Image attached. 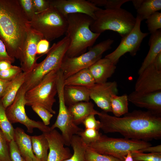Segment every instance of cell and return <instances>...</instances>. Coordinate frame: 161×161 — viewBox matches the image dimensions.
<instances>
[{
	"label": "cell",
	"instance_id": "2",
	"mask_svg": "<svg viewBox=\"0 0 161 161\" xmlns=\"http://www.w3.org/2000/svg\"><path fill=\"white\" fill-rule=\"evenodd\" d=\"M30 28L18 0H0V39L10 56L20 60Z\"/></svg>",
	"mask_w": 161,
	"mask_h": 161
},
{
	"label": "cell",
	"instance_id": "29",
	"mask_svg": "<svg viewBox=\"0 0 161 161\" xmlns=\"http://www.w3.org/2000/svg\"><path fill=\"white\" fill-rule=\"evenodd\" d=\"M128 97L126 95L118 96L113 95L111 97V106L114 116L119 117L128 112Z\"/></svg>",
	"mask_w": 161,
	"mask_h": 161
},
{
	"label": "cell",
	"instance_id": "7",
	"mask_svg": "<svg viewBox=\"0 0 161 161\" xmlns=\"http://www.w3.org/2000/svg\"><path fill=\"white\" fill-rule=\"evenodd\" d=\"M87 146L98 153L111 156L124 161L128 152L139 150L152 145L142 140L111 137L101 134L97 140Z\"/></svg>",
	"mask_w": 161,
	"mask_h": 161
},
{
	"label": "cell",
	"instance_id": "48",
	"mask_svg": "<svg viewBox=\"0 0 161 161\" xmlns=\"http://www.w3.org/2000/svg\"><path fill=\"white\" fill-rule=\"evenodd\" d=\"M152 64L157 70L161 71V52L157 56Z\"/></svg>",
	"mask_w": 161,
	"mask_h": 161
},
{
	"label": "cell",
	"instance_id": "36",
	"mask_svg": "<svg viewBox=\"0 0 161 161\" xmlns=\"http://www.w3.org/2000/svg\"><path fill=\"white\" fill-rule=\"evenodd\" d=\"M22 72L21 67L12 65L7 69L0 71V78L10 81Z\"/></svg>",
	"mask_w": 161,
	"mask_h": 161
},
{
	"label": "cell",
	"instance_id": "45",
	"mask_svg": "<svg viewBox=\"0 0 161 161\" xmlns=\"http://www.w3.org/2000/svg\"><path fill=\"white\" fill-rule=\"evenodd\" d=\"M138 151L143 152L161 153V145H159L154 146H151Z\"/></svg>",
	"mask_w": 161,
	"mask_h": 161
},
{
	"label": "cell",
	"instance_id": "40",
	"mask_svg": "<svg viewBox=\"0 0 161 161\" xmlns=\"http://www.w3.org/2000/svg\"><path fill=\"white\" fill-rule=\"evenodd\" d=\"M10 155L11 161H26L21 155L14 140L9 143Z\"/></svg>",
	"mask_w": 161,
	"mask_h": 161
},
{
	"label": "cell",
	"instance_id": "1",
	"mask_svg": "<svg viewBox=\"0 0 161 161\" xmlns=\"http://www.w3.org/2000/svg\"><path fill=\"white\" fill-rule=\"evenodd\" d=\"M124 115L117 117L100 112V129L105 133H119L129 139L146 141L161 138V115L135 110Z\"/></svg>",
	"mask_w": 161,
	"mask_h": 161
},
{
	"label": "cell",
	"instance_id": "23",
	"mask_svg": "<svg viewBox=\"0 0 161 161\" xmlns=\"http://www.w3.org/2000/svg\"><path fill=\"white\" fill-rule=\"evenodd\" d=\"M148 44L149 50L138 70L139 75L152 64L157 56L161 52V29L151 34Z\"/></svg>",
	"mask_w": 161,
	"mask_h": 161
},
{
	"label": "cell",
	"instance_id": "51",
	"mask_svg": "<svg viewBox=\"0 0 161 161\" xmlns=\"http://www.w3.org/2000/svg\"><path fill=\"white\" fill-rule=\"evenodd\" d=\"M134 160V161H136V160Z\"/></svg>",
	"mask_w": 161,
	"mask_h": 161
},
{
	"label": "cell",
	"instance_id": "42",
	"mask_svg": "<svg viewBox=\"0 0 161 161\" xmlns=\"http://www.w3.org/2000/svg\"><path fill=\"white\" fill-rule=\"evenodd\" d=\"M35 13L43 12L50 6V0H32Z\"/></svg>",
	"mask_w": 161,
	"mask_h": 161
},
{
	"label": "cell",
	"instance_id": "39",
	"mask_svg": "<svg viewBox=\"0 0 161 161\" xmlns=\"http://www.w3.org/2000/svg\"><path fill=\"white\" fill-rule=\"evenodd\" d=\"M20 4L30 21L35 13L32 0H18Z\"/></svg>",
	"mask_w": 161,
	"mask_h": 161
},
{
	"label": "cell",
	"instance_id": "31",
	"mask_svg": "<svg viewBox=\"0 0 161 161\" xmlns=\"http://www.w3.org/2000/svg\"><path fill=\"white\" fill-rule=\"evenodd\" d=\"M83 141L87 145L97 140L101 134L99 130L93 129H85L78 134Z\"/></svg>",
	"mask_w": 161,
	"mask_h": 161
},
{
	"label": "cell",
	"instance_id": "6",
	"mask_svg": "<svg viewBox=\"0 0 161 161\" xmlns=\"http://www.w3.org/2000/svg\"><path fill=\"white\" fill-rule=\"evenodd\" d=\"M30 24L31 28L49 41L66 33L67 26L66 17L51 6L43 12L35 13L30 21Z\"/></svg>",
	"mask_w": 161,
	"mask_h": 161
},
{
	"label": "cell",
	"instance_id": "25",
	"mask_svg": "<svg viewBox=\"0 0 161 161\" xmlns=\"http://www.w3.org/2000/svg\"><path fill=\"white\" fill-rule=\"evenodd\" d=\"M96 83L88 68L81 70L64 80L65 86H73L89 88Z\"/></svg>",
	"mask_w": 161,
	"mask_h": 161
},
{
	"label": "cell",
	"instance_id": "37",
	"mask_svg": "<svg viewBox=\"0 0 161 161\" xmlns=\"http://www.w3.org/2000/svg\"><path fill=\"white\" fill-rule=\"evenodd\" d=\"M0 161H11L9 143L0 129Z\"/></svg>",
	"mask_w": 161,
	"mask_h": 161
},
{
	"label": "cell",
	"instance_id": "44",
	"mask_svg": "<svg viewBox=\"0 0 161 161\" xmlns=\"http://www.w3.org/2000/svg\"><path fill=\"white\" fill-rule=\"evenodd\" d=\"M2 59L9 60L12 63H14L15 61L14 58L10 56L9 55L4 43L0 39V60Z\"/></svg>",
	"mask_w": 161,
	"mask_h": 161
},
{
	"label": "cell",
	"instance_id": "14",
	"mask_svg": "<svg viewBox=\"0 0 161 161\" xmlns=\"http://www.w3.org/2000/svg\"><path fill=\"white\" fill-rule=\"evenodd\" d=\"M50 2V6L56 8L66 17L69 14L81 13L94 20L95 13L100 8L89 0H51Z\"/></svg>",
	"mask_w": 161,
	"mask_h": 161
},
{
	"label": "cell",
	"instance_id": "9",
	"mask_svg": "<svg viewBox=\"0 0 161 161\" xmlns=\"http://www.w3.org/2000/svg\"><path fill=\"white\" fill-rule=\"evenodd\" d=\"M113 42L112 39H106L78 56L71 58L65 56L60 68L64 79L81 70L88 68L101 59L103 53L111 48Z\"/></svg>",
	"mask_w": 161,
	"mask_h": 161
},
{
	"label": "cell",
	"instance_id": "30",
	"mask_svg": "<svg viewBox=\"0 0 161 161\" xmlns=\"http://www.w3.org/2000/svg\"><path fill=\"white\" fill-rule=\"evenodd\" d=\"M0 129L9 143L14 140L15 129L9 120L4 107L0 100Z\"/></svg>",
	"mask_w": 161,
	"mask_h": 161
},
{
	"label": "cell",
	"instance_id": "13",
	"mask_svg": "<svg viewBox=\"0 0 161 161\" xmlns=\"http://www.w3.org/2000/svg\"><path fill=\"white\" fill-rule=\"evenodd\" d=\"M44 38L42 35L30 28L25 41L19 61L23 72L29 73L37 63V47L38 42Z\"/></svg>",
	"mask_w": 161,
	"mask_h": 161
},
{
	"label": "cell",
	"instance_id": "24",
	"mask_svg": "<svg viewBox=\"0 0 161 161\" xmlns=\"http://www.w3.org/2000/svg\"><path fill=\"white\" fill-rule=\"evenodd\" d=\"M27 73L22 72L10 82L1 99L5 109L13 102L19 89L25 82Z\"/></svg>",
	"mask_w": 161,
	"mask_h": 161
},
{
	"label": "cell",
	"instance_id": "33",
	"mask_svg": "<svg viewBox=\"0 0 161 161\" xmlns=\"http://www.w3.org/2000/svg\"><path fill=\"white\" fill-rule=\"evenodd\" d=\"M133 159L138 161H161V153H145L138 150L131 151Z\"/></svg>",
	"mask_w": 161,
	"mask_h": 161
},
{
	"label": "cell",
	"instance_id": "18",
	"mask_svg": "<svg viewBox=\"0 0 161 161\" xmlns=\"http://www.w3.org/2000/svg\"><path fill=\"white\" fill-rule=\"evenodd\" d=\"M128 97V100L136 106L161 115V90L144 94L134 91Z\"/></svg>",
	"mask_w": 161,
	"mask_h": 161
},
{
	"label": "cell",
	"instance_id": "32",
	"mask_svg": "<svg viewBox=\"0 0 161 161\" xmlns=\"http://www.w3.org/2000/svg\"><path fill=\"white\" fill-rule=\"evenodd\" d=\"M85 158L86 161H121L113 157L98 153L88 146L85 153Z\"/></svg>",
	"mask_w": 161,
	"mask_h": 161
},
{
	"label": "cell",
	"instance_id": "50",
	"mask_svg": "<svg viewBox=\"0 0 161 161\" xmlns=\"http://www.w3.org/2000/svg\"><path fill=\"white\" fill-rule=\"evenodd\" d=\"M124 161H134L131 155V151H129L128 152L124 158Z\"/></svg>",
	"mask_w": 161,
	"mask_h": 161
},
{
	"label": "cell",
	"instance_id": "22",
	"mask_svg": "<svg viewBox=\"0 0 161 161\" xmlns=\"http://www.w3.org/2000/svg\"><path fill=\"white\" fill-rule=\"evenodd\" d=\"M64 95L68 106L81 102H89L90 99L89 89L82 86H65Z\"/></svg>",
	"mask_w": 161,
	"mask_h": 161
},
{
	"label": "cell",
	"instance_id": "10",
	"mask_svg": "<svg viewBox=\"0 0 161 161\" xmlns=\"http://www.w3.org/2000/svg\"><path fill=\"white\" fill-rule=\"evenodd\" d=\"M64 80L59 79L57 81V93L59 100V111L55 123L50 127L51 130L57 128L61 132L65 145L70 146L73 135H77L83 129L79 127L73 122L72 118L65 103L64 89Z\"/></svg>",
	"mask_w": 161,
	"mask_h": 161
},
{
	"label": "cell",
	"instance_id": "12",
	"mask_svg": "<svg viewBox=\"0 0 161 161\" xmlns=\"http://www.w3.org/2000/svg\"><path fill=\"white\" fill-rule=\"evenodd\" d=\"M136 19L135 24L132 30L126 35L122 38L119 45L113 52L105 57L115 65L120 57L127 52H129L132 56L135 55L140 49L143 39L149 34L143 32L141 31V21L137 16Z\"/></svg>",
	"mask_w": 161,
	"mask_h": 161
},
{
	"label": "cell",
	"instance_id": "26",
	"mask_svg": "<svg viewBox=\"0 0 161 161\" xmlns=\"http://www.w3.org/2000/svg\"><path fill=\"white\" fill-rule=\"evenodd\" d=\"M33 153L38 161H47L49 145L44 133L31 136Z\"/></svg>",
	"mask_w": 161,
	"mask_h": 161
},
{
	"label": "cell",
	"instance_id": "28",
	"mask_svg": "<svg viewBox=\"0 0 161 161\" xmlns=\"http://www.w3.org/2000/svg\"><path fill=\"white\" fill-rule=\"evenodd\" d=\"M161 9V0H143L136 9L137 16L142 21L146 19L151 14Z\"/></svg>",
	"mask_w": 161,
	"mask_h": 161
},
{
	"label": "cell",
	"instance_id": "43",
	"mask_svg": "<svg viewBox=\"0 0 161 161\" xmlns=\"http://www.w3.org/2000/svg\"><path fill=\"white\" fill-rule=\"evenodd\" d=\"M49 41L45 39L41 40L38 43L37 47V54H46L49 49Z\"/></svg>",
	"mask_w": 161,
	"mask_h": 161
},
{
	"label": "cell",
	"instance_id": "46",
	"mask_svg": "<svg viewBox=\"0 0 161 161\" xmlns=\"http://www.w3.org/2000/svg\"><path fill=\"white\" fill-rule=\"evenodd\" d=\"M10 82L0 78V100L4 95Z\"/></svg>",
	"mask_w": 161,
	"mask_h": 161
},
{
	"label": "cell",
	"instance_id": "15",
	"mask_svg": "<svg viewBox=\"0 0 161 161\" xmlns=\"http://www.w3.org/2000/svg\"><path fill=\"white\" fill-rule=\"evenodd\" d=\"M90 99L104 112H112L111 97L118 92L117 85L115 81L103 83H96L89 88Z\"/></svg>",
	"mask_w": 161,
	"mask_h": 161
},
{
	"label": "cell",
	"instance_id": "21",
	"mask_svg": "<svg viewBox=\"0 0 161 161\" xmlns=\"http://www.w3.org/2000/svg\"><path fill=\"white\" fill-rule=\"evenodd\" d=\"M68 109L74 123L77 126L82 123L90 115H98L100 112L94 108L91 102H81L68 106Z\"/></svg>",
	"mask_w": 161,
	"mask_h": 161
},
{
	"label": "cell",
	"instance_id": "35",
	"mask_svg": "<svg viewBox=\"0 0 161 161\" xmlns=\"http://www.w3.org/2000/svg\"><path fill=\"white\" fill-rule=\"evenodd\" d=\"M95 5L103 6L106 9L121 8L124 3L131 1L129 0H89Z\"/></svg>",
	"mask_w": 161,
	"mask_h": 161
},
{
	"label": "cell",
	"instance_id": "49",
	"mask_svg": "<svg viewBox=\"0 0 161 161\" xmlns=\"http://www.w3.org/2000/svg\"><path fill=\"white\" fill-rule=\"evenodd\" d=\"M143 0H133L132 1L133 6L136 10L140 5Z\"/></svg>",
	"mask_w": 161,
	"mask_h": 161
},
{
	"label": "cell",
	"instance_id": "4",
	"mask_svg": "<svg viewBox=\"0 0 161 161\" xmlns=\"http://www.w3.org/2000/svg\"><path fill=\"white\" fill-rule=\"evenodd\" d=\"M95 18L90 26L91 30L101 34L107 30L118 33L123 37L134 27L136 18L130 12L123 8L103 9L100 8L95 13Z\"/></svg>",
	"mask_w": 161,
	"mask_h": 161
},
{
	"label": "cell",
	"instance_id": "11",
	"mask_svg": "<svg viewBox=\"0 0 161 161\" xmlns=\"http://www.w3.org/2000/svg\"><path fill=\"white\" fill-rule=\"evenodd\" d=\"M26 91L22 86L12 104L5 109L7 116L11 123H19L24 125L27 132L32 133L34 128L39 129L43 133L51 130L50 127L45 125L39 121H36L29 118L26 113L25 96Z\"/></svg>",
	"mask_w": 161,
	"mask_h": 161
},
{
	"label": "cell",
	"instance_id": "8",
	"mask_svg": "<svg viewBox=\"0 0 161 161\" xmlns=\"http://www.w3.org/2000/svg\"><path fill=\"white\" fill-rule=\"evenodd\" d=\"M59 69L49 72L39 83L26 92V105L39 106L52 114H55L56 111L53 109V106L56 102L55 97L57 93V79Z\"/></svg>",
	"mask_w": 161,
	"mask_h": 161
},
{
	"label": "cell",
	"instance_id": "19",
	"mask_svg": "<svg viewBox=\"0 0 161 161\" xmlns=\"http://www.w3.org/2000/svg\"><path fill=\"white\" fill-rule=\"evenodd\" d=\"M110 60L106 58H101L93 64L88 69L96 83L107 82L114 73L116 66Z\"/></svg>",
	"mask_w": 161,
	"mask_h": 161
},
{
	"label": "cell",
	"instance_id": "20",
	"mask_svg": "<svg viewBox=\"0 0 161 161\" xmlns=\"http://www.w3.org/2000/svg\"><path fill=\"white\" fill-rule=\"evenodd\" d=\"M14 140L26 161H38L33 151L31 136L21 128L15 129Z\"/></svg>",
	"mask_w": 161,
	"mask_h": 161
},
{
	"label": "cell",
	"instance_id": "16",
	"mask_svg": "<svg viewBox=\"0 0 161 161\" xmlns=\"http://www.w3.org/2000/svg\"><path fill=\"white\" fill-rule=\"evenodd\" d=\"M139 75L135 84V92L144 94L161 90V71L157 70L153 64Z\"/></svg>",
	"mask_w": 161,
	"mask_h": 161
},
{
	"label": "cell",
	"instance_id": "41",
	"mask_svg": "<svg viewBox=\"0 0 161 161\" xmlns=\"http://www.w3.org/2000/svg\"><path fill=\"white\" fill-rule=\"evenodd\" d=\"M85 129H93L99 130L100 128V123L97 120L95 115L92 114L86 117L83 121Z\"/></svg>",
	"mask_w": 161,
	"mask_h": 161
},
{
	"label": "cell",
	"instance_id": "27",
	"mask_svg": "<svg viewBox=\"0 0 161 161\" xmlns=\"http://www.w3.org/2000/svg\"><path fill=\"white\" fill-rule=\"evenodd\" d=\"M70 145L73 151V154L69 159L64 161H86L85 154L88 146L78 135H73Z\"/></svg>",
	"mask_w": 161,
	"mask_h": 161
},
{
	"label": "cell",
	"instance_id": "38",
	"mask_svg": "<svg viewBox=\"0 0 161 161\" xmlns=\"http://www.w3.org/2000/svg\"><path fill=\"white\" fill-rule=\"evenodd\" d=\"M32 110L41 118L43 123L48 126L50 123V120L53 116V114L45 108L38 105L31 106Z\"/></svg>",
	"mask_w": 161,
	"mask_h": 161
},
{
	"label": "cell",
	"instance_id": "5",
	"mask_svg": "<svg viewBox=\"0 0 161 161\" xmlns=\"http://www.w3.org/2000/svg\"><path fill=\"white\" fill-rule=\"evenodd\" d=\"M69 42V38L66 36L57 43L53 44L46 53L45 58L37 63L33 69L27 73L22 85L26 92L39 83L49 72L60 69Z\"/></svg>",
	"mask_w": 161,
	"mask_h": 161
},
{
	"label": "cell",
	"instance_id": "3",
	"mask_svg": "<svg viewBox=\"0 0 161 161\" xmlns=\"http://www.w3.org/2000/svg\"><path fill=\"white\" fill-rule=\"evenodd\" d=\"M66 35L69 44L65 56L74 57L85 52L87 49L95 42L100 34L92 32L90 26L93 19L90 16L81 13L68 15Z\"/></svg>",
	"mask_w": 161,
	"mask_h": 161
},
{
	"label": "cell",
	"instance_id": "17",
	"mask_svg": "<svg viewBox=\"0 0 161 161\" xmlns=\"http://www.w3.org/2000/svg\"><path fill=\"white\" fill-rule=\"evenodd\" d=\"M49 145V153L47 161H64L72 155L70 149L64 146L65 143L61 134L54 129L43 133Z\"/></svg>",
	"mask_w": 161,
	"mask_h": 161
},
{
	"label": "cell",
	"instance_id": "34",
	"mask_svg": "<svg viewBox=\"0 0 161 161\" xmlns=\"http://www.w3.org/2000/svg\"><path fill=\"white\" fill-rule=\"evenodd\" d=\"M146 23L149 33L152 34L161 28V13L156 12L148 17Z\"/></svg>",
	"mask_w": 161,
	"mask_h": 161
},
{
	"label": "cell",
	"instance_id": "47",
	"mask_svg": "<svg viewBox=\"0 0 161 161\" xmlns=\"http://www.w3.org/2000/svg\"><path fill=\"white\" fill-rule=\"evenodd\" d=\"M11 61L5 59L0 60V71L7 69L13 65Z\"/></svg>",
	"mask_w": 161,
	"mask_h": 161
}]
</instances>
